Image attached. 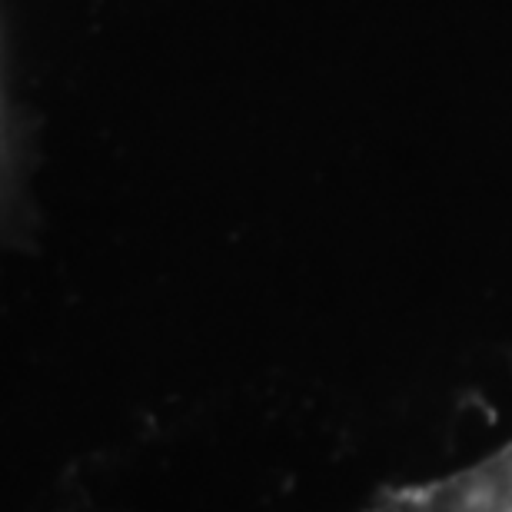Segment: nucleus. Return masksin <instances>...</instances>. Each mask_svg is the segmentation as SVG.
Masks as SVG:
<instances>
[{"instance_id":"obj_1","label":"nucleus","mask_w":512,"mask_h":512,"mask_svg":"<svg viewBox=\"0 0 512 512\" xmlns=\"http://www.w3.org/2000/svg\"><path fill=\"white\" fill-rule=\"evenodd\" d=\"M506 512H512V506H509V509H506Z\"/></svg>"}]
</instances>
